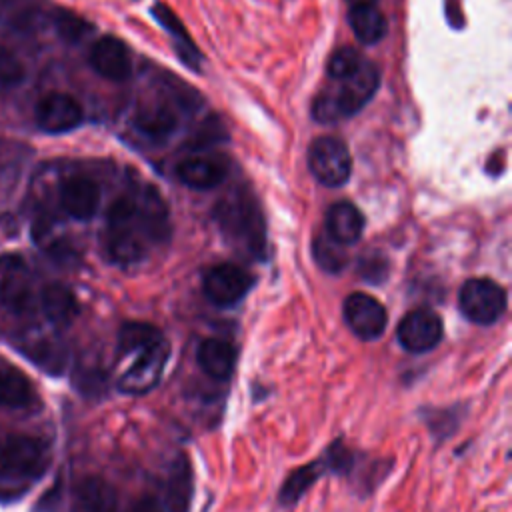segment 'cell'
I'll return each instance as SVG.
<instances>
[{
  "mask_svg": "<svg viewBox=\"0 0 512 512\" xmlns=\"http://www.w3.org/2000/svg\"><path fill=\"white\" fill-rule=\"evenodd\" d=\"M362 60H364V58H362L354 48L342 46V48H338V50L330 56V60H328V76H330L334 82L344 80V78H348L352 72L358 70V66L362 64Z\"/></svg>",
  "mask_w": 512,
  "mask_h": 512,
  "instance_id": "obj_30",
  "label": "cell"
},
{
  "mask_svg": "<svg viewBox=\"0 0 512 512\" xmlns=\"http://www.w3.org/2000/svg\"><path fill=\"white\" fill-rule=\"evenodd\" d=\"M254 278L236 264H216L202 278L204 296L216 306H232L240 302L252 288Z\"/></svg>",
  "mask_w": 512,
  "mask_h": 512,
  "instance_id": "obj_8",
  "label": "cell"
},
{
  "mask_svg": "<svg viewBox=\"0 0 512 512\" xmlns=\"http://www.w3.org/2000/svg\"><path fill=\"white\" fill-rule=\"evenodd\" d=\"M380 84V72L370 60H362L356 72L338 80V88L322 92L312 106V114L318 122H338L362 110Z\"/></svg>",
  "mask_w": 512,
  "mask_h": 512,
  "instance_id": "obj_1",
  "label": "cell"
},
{
  "mask_svg": "<svg viewBox=\"0 0 512 512\" xmlns=\"http://www.w3.org/2000/svg\"><path fill=\"white\" fill-rule=\"evenodd\" d=\"M194 496V472L192 464L186 454H178L170 464L164 496H162V510L164 512H190Z\"/></svg>",
  "mask_w": 512,
  "mask_h": 512,
  "instance_id": "obj_15",
  "label": "cell"
},
{
  "mask_svg": "<svg viewBox=\"0 0 512 512\" xmlns=\"http://www.w3.org/2000/svg\"><path fill=\"white\" fill-rule=\"evenodd\" d=\"M458 306L470 322L490 326L506 310V290L490 278H470L458 292Z\"/></svg>",
  "mask_w": 512,
  "mask_h": 512,
  "instance_id": "obj_5",
  "label": "cell"
},
{
  "mask_svg": "<svg viewBox=\"0 0 512 512\" xmlns=\"http://www.w3.org/2000/svg\"><path fill=\"white\" fill-rule=\"evenodd\" d=\"M90 66L102 78L122 82L130 76V54L126 44L116 36H102L90 48Z\"/></svg>",
  "mask_w": 512,
  "mask_h": 512,
  "instance_id": "obj_13",
  "label": "cell"
},
{
  "mask_svg": "<svg viewBox=\"0 0 512 512\" xmlns=\"http://www.w3.org/2000/svg\"><path fill=\"white\" fill-rule=\"evenodd\" d=\"M24 76L26 72L18 56L0 42V86H16Z\"/></svg>",
  "mask_w": 512,
  "mask_h": 512,
  "instance_id": "obj_32",
  "label": "cell"
},
{
  "mask_svg": "<svg viewBox=\"0 0 512 512\" xmlns=\"http://www.w3.org/2000/svg\"><path fill=\"white\" fill-rule=\"evenodd\" d=\"M106 252L110 260L118 264H134L144 258L146 246L142 240L140 224L108 226L106 232Z\"/></svg>",
  "mask_w": 512,
  "mask_h": 512,
  "instance_id": "obj_20",
  "label": "cell"
},
{
  "mask_svg": "<svg viewBox=\"0 0 512 512\" xmlns=\"http://www.w3.org/2000/svg\"><path fill=\"white\" fill-rule=\"evenodd\" d=\"M82 118V106L70 94L52 92L36 106V124L48 134L70 132L82 124Z\"/></svg>",
  "mask_w": 512,
  "mask_h": 512,
  "instance_id": "obj_11",
  "label": "cell"
},
{
  "mask_svg": "<svg viewBox=\"0 0 512 512\" xmlns=\"http://www.w3.org/2000/svg\"><path fill=\"white\" fill-rule=\"evenodd\" d=\"M348 22L354 36L362 44H376L388 30L386 18L376 6H352L348 12Z\"/></svg>",
  "mask_w": 512,
  "mask_h": 512,
  "instance_id": "obj_25",
  "label": "cell"
},
{
  "mask_svg": "<svg viewBox=\"0 0 512 512\" xmlns=\"http://www.w3.org/2000/svg\"><path fill=\"white\" fill-rule=\"evenodd\" d=\"M314 258H316L318 266L324 268L326 272H340L348 262V254H346L344 246L334 242L326 234L318 236L314 240Z\"/></svg>",
  "mask_w": 512,
  "mask_h": 512,
  "instance_id": "obj_28",
  "label": "cell"
},
{
  "mask_svg": "<svg viewBox=\"0 0 512 512\" xmlns=\"http://www.w3.org/2000/svg\"><path fill=\"white\" fill-rule=\"evenodd\" d=\"M344 320L360 340H376L388 324L386 308L366 292H354L344 300Z\"/></svg>",
  "mask_w": 512,
  "mask_h": 512,
  "instance_id": "obj_10",
  "label": "cell"
},
{
  "mask_svg": "<svg viewBox=\"0 0 512 512\" xmlns=\"http://www.w3.org/2000/svg\"><path fill=\"white\" fill-rule=\"evenodd\" d=\"M308 168L324 186H342L352 174V156L344 140L320 136L308 148Z\"/></svg>",
  "mask_w": 512,
  "mask_h": 512,
  "instance_id": "obj_6",
  "label": "cell"
},
{
  "mask_svg": "<svg viewBox=\"0 0 512 512\" xmlns=\"http://www.w3.org/2000/svg\"><path fill=\"white\" fill-rule=\"evenodd\" d=\"M52 24H54L58 36L64 38L66 42H78L92 30L84 18H80L78 14L64 10V8H56L52 12Z\"/></svg>",
  "mask_w": 512,
  "mask_h": 512,
  "instance_id": "obj_29",
  "label": "cell"
},
{
  "mask_svg": "<svg viewBox=\"0 0 512 512\" xmlns=\"http://www.w3.org/2000/svg\"><path fill=\"white\" fill-rule=\"evenodd\" d=\"M76 512H120L116 488L100 476H86L74 488Z\"/></svg>",
  "mask_w": 512,
  "mask_h": 512,
  "instance_id": "obj_17",
  "label": "cell"
},
{
  "mask_svg": "<svg viewBox=\"0 0 512 512\" xmlns=\"http://www.w3.org/2000/svg\"><path fill=\"white\" fill-rule=\"evenodd\" d=\"M134 126L140 134L160 140L176 130L178 118L168 104H146L136 112Z\"/></svg>",
  "mask_w": 512,
  "mask_h": 512,
  "instance_id": "obj_23",
  "label": "cell"
},
{
  "mask_svg": "<svg viewBox=\"0 0 512 512\" xmlns=\"http://www.w3.org/2000/svg\"><path fill=\"white\" fill-rule=\"evenodd\" d=\"M152 14H154V18L178 40V50H180L184 62H186L188 66H196V60L200 58V54H198V50L194 48V42L190 40V36H188V32L184 30L182 22H180V20L168 10V6H164V4H154Z\"/></svg>",
  "mask_w": 512,
  "mask_h": 512,
  "instance_id": "obj_27",
  "label": "cell"
},
{
  "mask_svg": "<svg viewBox=\"0 0 512 512\" xmlns=\"http://www.w3.org/2000/svg\"><path fill=\"white\" fill-rule=\"evenodd\" d=\"M364 230V216L352 202H336L326 212V236L348 246L354 244Z\"/></svg>",
  "mask_w": 512,
  "mask_h": 512,
  "instance_id": "obj_19",
  "label": "cell"
},
{
  "mask_svg": "<svg viewBox=\"0 0 512 512\" xmlns=\"http://www.w3.org/2000/svg\"><path fill=\"white\" fill-rule=\"evenodd\" d=\"M60 204L68 216L76 220H90L100 204V188L92 178L74 174L60 186Z\"/></svg>",
  "mask_w": 512,
  "mask_h": 512,
  "instance_id": "obj_14",
  "label": "cell"
},
{
  "mask_svg": "<svg viewBox=\"0 0 512 512\" xmlns=\"http://www.w3.org/2000/svg\"><path fill=\"white\" fill-rule=\"evenodd\" d=\"M50 460V446L40 438H4L0 442V494H16L20 484L40 478L48 470Z\"/></svg>",
  "mask_w": 512,
  "mask_h": 512,
  "instance_id": "obj_2",
  "label": "cell"
},
{
  "mask_svg": "<svg viewBox=\"0 0 512 512\" xmlns=\"http://www.w3.org/2000/svg\"><path fill=\"white\" fill-rule=\"evenodd\" d=\"M38 402L32 380L12 362L0 356V406L10 410H26Z\"/></svg>",
  "mask_w": 512,
  "mask_h": 512,
  "instance_id": "obj_16",
  "label": "cell"
},
{
  "mask_svg": "<svg viewBox=\"0 0 512 512\" xmlns=\"http://www.w3.org/2000/svg\"><path fill=\"white\" fill-rule=\"evenodd\" d=\"M360 276L370 282H380L386 276V262L382 258H362L360 260Z\"/></svg>",
  "mask_w": 512,
  "mask_h": 512,
  "instance_id": "obj_33",
  "label": "cell"
},
{
  "mask_svg": "<svg viewBox=\"0 0 512 512\" xmlns=\"http://www.w3.org/2000/svg\"><path fill=\"white\" fill-rule=\"evenodd\" d=\"M38 302H40V308H42L46 320L56 328L68 326L78 314V302H76L72 290L66 288L64 284L44 286Z\"/></svg>",
  "mask_w": 512,
  "mask_h": 512,
  "instance_id": "obj_22",
  "label": "cell"
},
{
  "mask_svg": "<svg viewBox=\"0 0 512 512\" xmlns=\"http://www.w3.org/2000/svg\"><path fill=\"white\" fill-rule=\"evenodd\" d=\"M168 354H170V348L166 338L142 348H134L126 354H120L130 358V362L116 380L118 390L130 396H140L150 392L162 378Z\"/></svg>",
  "mask_w": 512,
  "mask_h": 512,
  "instance_id": "obj_4",
  "label": "cell"
},
{
  "mask_svg": "<svg viewBox=\"0 0 512 512\" xmlns=\"http://www.w3.org/2000/svg\"><path fill=\"white\" fill-rule=\"evenodd\" d=\"M176 176L182 184H186L194 190H208V188L218 186L224 180L226 168L216 158L190 156V158H184L176 166Z\"/></svg>",
  "mask_w": 512,
  "mask_h": 512,
  "instance_id": "obj_21",
  "label": "cell"
},
{
  "mask_svg": "<svg viewBox=\"0 0 512 512\" xmlns=\"http://www.w3.org/2000/svg\"><path fill=\"white\" fill-rule=\"evenodd\" d=\"M42 12L36 0H0V24L28 32L38 26Z\"/></svg>",
  "mask_w": 512,
  "mask_h": 512,
  "instance_id": "obj_26",
  "label": "cell"
},
{
  "mask_svg": "<svg viewBox=\"0 0 512 512\" xmlns=\"http://www.w3.org/2000/svg\"><path fill=\"white\" fill-rule=\"evenodd\" d=\"M324 472H326V466H324L322 458H318V460H314V462H310V464H304V466L294 468V470L286 476V480H284V484H282V488H280V492H278V502H280L282 506H292V504H296V502L312 488V484H314Z\"/></svg>",
  "mask_w": 512,
  "mask_h": 512,
  "instance_id": "obj_24",
  "label": "cell"
},
{
  "mask_svg": "<svg viewBox=\"0 0 512 512\" xmlns=\"http://www.w3.org/2000/svg\"><path fill=\"white\" fill-rule=\"evenodd\" d=\"M236 348L222 338H206L200 342L196 360L206 376L218 382H226L236 368Z\"/></svg>",
  "mask_w": 512,
  "mask_h": 512,
  "instance_id": "obj_18",
  "label": "cell"
},
{
  "mask_svg": "<svg viewBox=\"0 0 512 512\" xmlns=\"http://www.w3.org/2000/svg\"><path fill=\"white\" fill-rule=\"evenodd\" d=\"M16 346L36 366H40L50 374H62L66 368V362H68L66 348L52 334H44L40 330H26L20 334Z\"/></svg>",
  "mask_w": 512,
  "mask_h": 512,
  "instance_id": "obj_12",
  "label": "cell"
},
{
  "mask_svg": "<svg viewBox=\"0 0 512 512\" xmlns=\"http://www.w3.org/2000/svg\"><path fill=\"white\" fill-rule=\"evenodd\" d=\"M442 334H444V326L440 316L428 308L410 310L400 320L396 330V338L400 346L414 354H422L436 348L438 342L442 340Z\"/></svg>",
  "mask_w": 512,
  "mask_h": 512,
  "instance_id": "obj_9",
  "label": "cell"
},
{
  "mask_svg": "<svg viewBox=\"0 0 512 512\" xmlns=\"http://www.w3.org/2000/svg\"><path fill=\"white\" fill-rule=\"evenodd\" d=\"M0 304L12 314H26L34 306L32 274L16 254L0 256Z\"/></svg>",
  "mask_w": 512,
  "mask_h": 512,
  "instance_id": "obj_7",
  "label": "cell"
},
{
  "mask_svg": "<svg viewBox=\"0 0 512 512\" xmlns=\"http://www.w3.org/2000/svg\"><path fill=\"white\" fill-rule=\"evenodd\" d=\"M128 512H164V510H162L158 500L146 496V498H140L138 502H134Z\"/></svg>",
  "mask_w": 512,
  "mask_h": 512,
  "instance_id": "obj_34",
  "label": "cell"
},
{
  "mask_svg": "<svg viewBox=\"0 0 512 512\" xmlns=\"http://www.w3.org/2000/svg\"><path fill=\"white\" fill-rule=\"evenodd\" d=\"M346 2H348L350 8H352V6H376L378 0H346Z\"/></svg>",
  "mask_w": 512,
  "mask_h": 512,
  "instance_id": "obj_35",
  "label": "cell"
},
{
  "mask_svg": "<svg viewBox=\"0 0 512 512\" xmlns=\"http://www.w3.org/2000/svg\"><path fill=\"white\" fill-rule=\"evenodd\" d=\"M322 462L326 466V472H334V474H350L354 468V452L350 448H346L340 440H336L326 454L322 456Z\"/></svg>",
  "mask_w": 512,
  "mask_h": 512,
  "instance_id": "obj_31",
  "label": "cell"
},
{
  "mask_svg": "<svg viewBox=\"0 0 512 512\" xmlns=\"http://www.w3.org/2000/svg\"><path fill=\"white\" fill-rule=\"evenodd\" d=\"M216 220L220 228L244 250L252 256H260L266 246L264 220L254 202V198L236 194L234 198H226L216 208Z\"/></svg>",
  "mask_w": 512,
  "mask_h": 512,
  "instance_id": "obj_3",
  "label": "cell"
}]
</instances>
